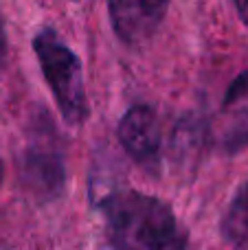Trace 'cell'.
<instances>
[{"label":"cell","instance_id":"obj_1","mask_svg":"<svg viewBox=\"0 0 248 250\" xmlns=\"http://www.w3.org/2000/svg\"><path fill=\"white\" fill-rule=\"evenodd\" d=\"M103 217L110 250H193L178 217L152 195L132 189L108 195Z\"/></svg>","mask_w":248,"mask_h":250},{"label":"cell","instance_id":"obj_2","mask_svg":"<svg viewBox=\"0 0 248 250\" xmlns=\"http://www.w3.org/2000/svg\"><path fill=\"white\" fill-rule=\"evenodd\" d=\"M33 51L64 121L79 127L88 117V97L79 57L53 29H42L35 35Z\"/></svg>","mask_w":248,"mask_h":250},{"label":"cell","instance_id":"obj_3","mask_svg":"<svg viewBox=\"0 0 248 250\" xmlns=\"http://www.w3.org/2000/svg\"><path fill=\"white\" fill-rule=\"evenodd\" d=\"M119 141L123 149L143 165H152L161 149V125L154 108L149 105H132L119 121Z\"/></svg>","mask_w":248,"mask_h":250},{"label":"cell","instance_id":"obj_4","mask_svg":"<svg viewBox=\"0 0 248 250\" xmlns=\"http://www.w3.org/2000/svg\"><path fill=\"white\" fill-rule=\"evenodd\" d=\"M167 11L165 2H110L108 13L114 33L123 44L139 46L147 42L163 22Z\"/></svg>","mask_w":248,"mask_h":250},{"label":"cell","instance_id":"obj_5","mask_svg":"<svg viewBox=\"0 0 248 250\" xmlns=\"http://www.w3.org/2000/svg\"><path fill=\"white\" fill-rule=\"evenodd\" d=\"M24 178L35 195L46 200L60 195L64 189V167L55 147L31 143L24 156Z\"/></svg>","mask_w":248,"mask_h":250},{"label":"cell","instance_id":"obj_6","mask_svg":"<svg viewBox=\"0 0 248 250\" xmlns=\"http://www.w3.org/2000/svg\"><path fill=\"white\" fill-rule=\"evenodd\" d=\"M211 138L227 154H235L248 145V95L224 105V112L213 123Z\"/></svg>","mask_w":248,"mask_h":250},{"label":"cell","instance_id":"obj_7","mask_svg":"<svg viewBox=\"0 0 248 250\" xmlns=\"http://www.w3.org/2000/svg\"><path fill=\"white\" fill-rule=\"evenodd\" d=\"M220 233L231 248L248 250V180L240 187V191L224 211Z\"/></svg>","mask_w":248,"mask_h":250},{"label":"cell","instance_id":"obj_8","mask_svg":"<svg viewBox=\"0 0 248 250\" xmlns=\"http://www.w3.org/2000/svg\"><path fill=\"white\" fill-rule=\"evenodd\" d=\"M246 95H248V70L231 83V88H228V92H227V99H224V105L233 104V101L242 99V97H246Z\"/></svg>","mask_w":248,"mask_h":250},{"label":"cell","instance_id":"obj_9","mask_svg":"<svg viewBox=\"0 0 248 250\" xmlns=\"http://www.w3.org/2000/svg\"><path fill=\"white\" fill-rule=\"evenodd\" d=\"M7 57V35H4V24H2V16H0V68L4 64Z\"/></svg>","mask_w":248,"mask_h":250},{"label":"cell","instance_id":"obj_10","mask_svg":"<svg viewBox=\"0 0 248 250\" xmlns=\"http://www.w3.org/2000/svg\"><path fill=\"white\" fill-rule=\"evenodd\" d=\"M235 9H237V13H240V18L244 20V24H248V2H237Z\"/></svg>","mask_w":248,"mask_h":250},{"label":"cell","instance_id":"obj_11","mask_svg":"<svg viewBox=\"0 0 248 250\" xmlns=\"http://www.w3.org/2000/svg\"><path fill=\"white\" fill-rule=\"evenodd\" d=\"M0 178H2V165H0Z\"/></svg>","mask_w":248,"mask_h":250}]
</instances>
